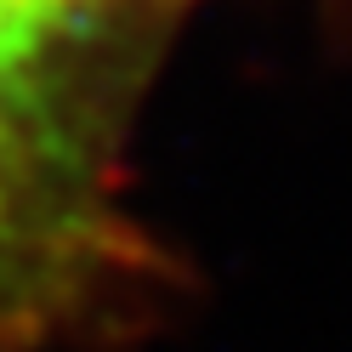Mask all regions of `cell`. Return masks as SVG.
<instances>
[{
	"label": "cell",
	"instance_id": "6da1fadb",
	"mask_svg": "<svg viewBox=\"0 0 352 352\" xmlns=\"http://www.w3.org/2000/svg\"><path fill=\"white\" fill-rule=\"evenodd\" d=\"M102 6L0 0V346H34L142 267L120 199L125 69Z\"/></svg>",
	"mask_w": 352,
	"mask_h": 352
},
{
	"label": "cell",
	"instance_id": "7a4b0ae2",
	"mask_svg": "<svg viewBox=\"0 0 352 352\" xmlns=\"http://www.w3.org/2000/svg\"><path fill=\"white\" fill-rule=\"evenodd\" d=\"M29 6H46V12H80V6H97V0H29Z\"/></svg>",
	"mask_w": 352,
	"mask_h": 352
}]
</instances>
